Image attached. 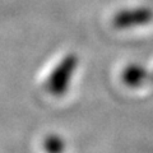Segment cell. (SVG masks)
<instances>
[{
    "instance_id": "obj_1",
    "label": "cell",
    "mask_w": 153,
    "mask_h": 153,
    "mask_svg": "<svg viewBox=\"0 0 153 153\" xmlns=\"http://www.w3.org/2000/svg\"><path fill=\"white\" fill-rule=\"evenodd\" d=\"M153 21V10L151 8L142 7L134 9H125L114 17V26L116 28H129L144 26Z\"/></svg>"
},
{
    "instance_id": "obj_2",
    "label": "cell",
    "mask_w": 153,
    "mask_h": 153,
    "mask_svg": "<svg viewBox=\"0 0 153 153\" xmlns=\"http://www.w3.org/2000/svg\"><path fill=\"white\" fill-rule=\"evenodd\" d=\"M121 79L125 85L130 88H137L139 85L144 84L147 80H149V71L144 66L137 63L129 64L124 69L121 74Z\"/></svg>"
},
{
    "instance_id": "obj_3",
    "label": "cell",
    "mask_w": 153,
    "mask_h": 153,
    "mask_svg": "<svg viewBox=\"0 0 153 153\" xmlns=\"http://www.w3.org/2000/svg\"><path fill=\"white\" fill-rule=\"evenodd\" d=\"M149 82H151V83H153V73H152V74H149Z\"/></svg>"
}]
</instances>
